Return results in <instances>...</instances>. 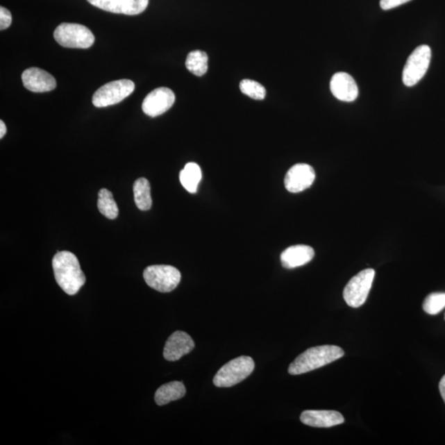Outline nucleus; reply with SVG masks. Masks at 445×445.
I'll return each mask as SVG.
<instances>
[{
    "label": "nucleus",
    "instance_id": "nucleus-20",
    "mask_svg": "<svg viewBox=\"0 0 445 445\" xmlns=\"http://www.w3.org/2000/svg\"><path fill=\"white\" fill-rule=\"evenodd\" d=\"M208 56L201 51H193L189 53L187 60V69L196 76H202L208 70Z\"/></svg>",
    "mask_w": 445,
    "mask_h": 445
},
{
    "label": "nucleus",
    "instance_id": "nucleus-25",
    "mask_svg": "<svg viewBox=\"0 0 445 445\" xmlns=\"http://www.w3.org/2000/svg\"><path fill=\"white\" fill-rule=\"evenodd\" d=\"M409 1L411 0H380V7L383 10H389Z\"/></svg>",
    "mask_w": 445,
    "mask_h": 445
},
{
    "label": "nucleus",
    "instance_id": "nucleus-24",
    "mask_svg": "<svg viewBox=\"0 0 445 445\" xmlns=\"http://www.w3.org/2000/svg\"><path fill=\"white\" fill-rule=\"evenodd\" d=\"M11 24V12L6 8H0V30L3 31L10 28Z\"/></svg>",
    "mask_w": 445,
    "mask_h": 445
},
{
    "label": "nucleus",
    "instance_id": "nucleus-4",
    "mask_svg": "<svg viewBox=\"0 0 445 445\" xmlns=\"http://www.w3.org/2000/svg\"><path fill=\"white\" fill-rule=\"evenodd\" d=\"M54 37L60 46L74 49H87L95 41L91 30L78 24H60L55 30Z\"/></svg>",
    "mask_w": 445,
    "mask_h": 445
},
{
    "label": "nucleus",
    "instance_id": "nucleus-7",
    "mask_svg": "<svg viewBox=\"0 0 445 445\" xmlns=\"http://www.w3.org/2000/svg\"><path fill=\"white\" fill-rule=\"evenodd\" d=\"M135 83L129 79H120L106 83L95 92L92 104L96 108H106L121 103L135 90Z\"/></svg>",
    "mask_w": 445,
    "mask_h": 445
},
{
    "label": "nucleus",
    "instance_id": "nucleus-17",
    "mask_svg": "<svg viewBox=\"0 0 445 445\" xmlns=\"http://www.w3.org/2000/svg\"><path fill=\"white\" fill-rule=\"evenodd\" d=\"M186 394V387L182 382L174 381L166 383L156 391L154 400L158 406H164L173 401L183 398Z\"/></svg>",
    "mask_w": 445,
    "mask_h": 445
},
{
    "label": "nucleus",
    "instance_id": "nucleus-2",
    "mask_svg": "<svg viewBox=\"0 0 445 445\" xmlns=\"http://www.w3.org/2000/svg\"><path fill=\"white\" fill-rule=\"evenodd\" d=\"M344 354L345 353L342 348L337 346L312 347L299 355L290 364L288 371L292 376H299L331 364L342 358Z\"/></svg>",
    "mask_w": 445,
    "mask_h": 445
},
{
    "label": "nucleus",
    "instance_id": "nucleus-9",
    "mask_svg": "<svg viewBox=\"0 0 445 445\" xmlns=\"http://www.w3.org/2000/svg\"><path fill=\"white\" fill-rule=\"evenodd\" d=\"M175 94L167 87H158L153 90L144 99L142 104L143 112L149 117H156L165 113L173 107Z\"/></svg>",
    "mask_w": 445,
    "mask_h": 445
},
{
    "label": "nucleus",
    "instance_id": "nucleus-6",
    "mask_svg": "<svg viewBox=\"0 0 445 445\" xmlns=\"http://www.w3.org/2000/svg\"><path fill=\"white\" fill-rule=\"evenodd\" d=\"M180 278V271L171 266L154 265L144 271V279L149 287L162 293L173 292L177 288Z\"/></svg>",
    "mask_w": 445,
    "mask_h": 445
},
{
    "label": "nucleus",
    "instance_id": "nucleus-27",
    "mask_svg": "<svg viewBox=\"0 0 445 445\" xmlns=\"http://www.w3.org/2000/svg\"><path fill=\"white\" fill-rule=\"evenodd\" d=\"M7 132V127L3 121H0V138H3Z\"/></svg>",
    "mask_w": 445,
    "mask_h": 445
},
{
    "label": "nucleus",
    "instance_id": "nucleus-26",
    "mask_svg": "<svg viewBox=\"0 0 445 445\" xmlns=\"http://www.w3.org/2000/svg\"><path fill=\"white\" fill-rule=\"evenodd\" d=\"M439 387L440 394H442L445 403V376H444L442 380H440Z\"/></svg>",
    "mask_w": 445,
    "mask_h": 445
},
{
    "label": "nucleus",
    "instance_id": "nucleus-22",
    "mask_svg": "<svg viewBox=\"0 0 445 445\" xmlns=\"http://www.w3.org/2000/svg\"><path fill=\"white\" fill-rule=\"evenodd\" d=\"M423 310L430 315L439 314L445 308V293H433L423 303Z\"/></svg>",
    "mask_w": 445,
    "mask_h": 445
},
{
    "label": "nucleus",
    "instance_id": "nucleus-13",
    "mask_svg": "<svg viewBox=\"0 0 445 445\" xmlns=\"http://www.w3.org/2000/svg\"><path fill=\"white\" fill-rule=\"evenodd\" d=\"M22 81L26 90L34 92H46L54 90L56 81L54 77L45 70L29 68L22 74Z\"/></svg>",
    "mask_w": 445,
    "mask_h": 445
},
{
    "label": "nucleus",
    "instance_id": "nucleus-18",
    "mask_svg": "<svg viewBox=\"0 0 445 445\" xmlns=\"http://www.w3.org/2000/svg\"><path fill=\"white\" fill-rule=\"evenodd\" d=\"M202 178L201 169L196 162H188L180 173V182L188 192L196 193Z\"/></svg>",
    "mask_w": 445,
    "mask_h": 445
},
{
    "label": "nucleus",
    "instance_id": "nucleus-12",
    "mask_svg": "<svg viewBox=\"0 0 445 445\" xmlns=\"http://www.w3.org/2000/svg\"><path fill=\"white\" fill-rule=\"evenodd\" d=\"M195 342L187 333L177 331L171 334L165 344L164 356L167 360L177 361L190 353Z\"/></svg>",
    "mask_w": 445,
    "mask_h": 445
},
{
    "label": "nucleus",
    "instance_id": "nucleus-11",
    "mask_svg": "<svg viewBox=\"0 0 445 445\" xmlns=\"http://www.w3.org/2000/svg\"><path fill=\"white\" fill-rule=\"evenodd\" d=\"M149 0H87L100 10L125 15H138L146 10Z\"/></svg>",
    "mask_w": 445,
    "mask_h": 445
},
{
    "label": "nucleus",
    "instance_id": "nucleus-19",
    "mask_svg": "<svg viewBox=\"0 0 445 445\" xmlns=\"http://www.w3.org/2000/svg\"><path fill=\"white\" fill-rule=\"evenodd\" d=\"M134 196L136 205L140 210L151 209V185L146 178H141L134 183Z\"/></svg>",
    "mask_w": 445,
    "mask_h": 445
},
{
    "label": "nucleus",
    "instance_id": "nucleus-15",
    "mask_svg": "<svg viewBox=\"0 0 445 445\" xmlns=\"http://www.w3.org/2000/svg\"><path fill=\"white\" fill-rule=\"evenodd\" d=\"M301 421L303 424L316 428H330L343 424L345 419L340 412L336 411L308 410L301 414Z\"/></svg>",
    "mask_w": 445,
    "mask_h": 445
},
{
    "label": "nucleus",
    "instance_id": "nucleus-1",
    "mask_svg": "<svg viewBox=\"0 0 445 445\" xmlns=\"http://www.w3.org/2000/svg\"><path fill=\"white\" fill-rule=\"evenodd\" d=\"M52 267L57 284L66 294H76L85 284L86 277L81 264L72 253L68 251L57 253L52 260Z\"/></svg>",
    "mask_w": 445,
    "mask_h": 445
},
{
    "label": "nucleus",
    "instance_id": "nucleus-8",
    "mask_svg": "<svg viewBox=\"0 0 445 445\" xmlns=\"http://www.w3.org/2000/svg\"><path fill=\"white\" fill-rule=\"evenodd\" d=\"M430 59L431 50L429 46L422 45L416 48L405 65L403 72L404 85L408 87L417 85L428 70Z\"/></svg>",
    "mask_w": 445,
    "mask_h": 445
},
{
    "label": "nucleus",
    "instance_id": "nucleus-28",
    "mask_svg": "<svg viewBox=\"0 0 445 445\" xmlns=\"http://www.w3.org/2000/svg\"><path fill=\"white\" fill-rule=\"evenodd\" d=\"M444 319H445V314H444Z\"/></svg>",
    "mask_w": 445,
    "mask_h": 445
},
{
    "label": "nucleus",
    "instance_id": "nucleus-3",
    "mask_svg": "<svg viewBox=\"0 0 445 445\" xmlns=\"http://www.w3.org/2000/svg\"><path fill=\"white\" fill-rule=\"evenodd\" d=\"M255 369L254 360L249 356H240L229 361L214 377V385L218 387H230L244 381Z\"/></svg>",
    "mask_w": 445,
    "mask_h": 445
},
{
    "label": "nucleus",
    "instance_id": "nucleus-21",
    "mask_svg": "<svg viewBox=\"0 0 445 445\" xmlns=\"http://www.w3.org/2000/svg\"><path fill=\"white\" fill-rule=\"evenodd\" d=\"M98 207L101 214L110 219L118 217L119 210L112 193L107 189H102L99 193Z\"/></svg>",
    "mask_w": 445,
    "mask_h": 445
},
{
    "label": "nucleus",
    "instance_id": "nucleus-14",
    "mask_svg": "<svg viewBox=\"0 0 445 445\" xmlns=\"http://www.w3.org/2000/svg\"><path fill=\"white\" fill-rule=\"evenodd\" d=\"M335 98L343 102L351 103L359 94L358 86L350 74L344 72L335 74L330 83Z\"/></svg>",
    "mask_w": 445,
    "mask_h": 445
},
{
    "label": "nucleus",
    "instance_id": "nucleus-16",
    "mask_svg": "<svg viewBox=\"0 0 445 445\" xmlns=\"http://www.w3.org/2000/svg\"><path fill=\"white\" fill-rule=\"evenodd\" d=\"M314 250L307 245H295L286 249L280 255L282 266L294 269L306 265L314 257Z\"/></svg>",
    "mask_w": 445,
    "mask_h": 445
},
{
    "label": "nucleus",
    "instance_id": "nucleus-10",
    "mask_svg": "<svg viewBox=\"0 0 445 445\" xmlns=\"http://www.w3.org/2000/svg\"><path fill=\"white\" fill-rule=\"evenodd\" d=\"M315 180L314 169L306 164L295 165L288 171L285 178L286 190L299 193L310 188Z\"/></svg>",
    "mask_w": 445,
    "mask_h": 445
},
{
    "label": "nucleus",
    "instance_id": "nucleus-23",
    "mask_svg": "<svg viewBox=\"0 0 445 445\" xmlns=\"http://www.w3.org/2000/svg\"><path fill=\"white\" fill-rule=\"evenodd\" d=\"M242 94L255 100H262L266 96V90L262 85L251 79H244L240 83Z\"/></svg>",
    "mask_w": 445,
    "mask_h": 445
},
{
    "label": "nucleus",
    "instance_id": "nucleus-5",
    "mask_svg": "<svg viewBox=\"0 0 445 445\" xmlns=\"http://www.w3.org/2000/svg\"><path fill=\"white\" fill-rule=\"evenodd\" d=\"M376 276L373 269H365L348 282L343 292V297L348 306L360 308L368 298L370 289Z\"/></svg>",
    "mask_w": 445,
    "mask_h": 445
}]
</instances>
